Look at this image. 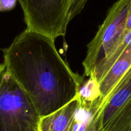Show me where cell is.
<instances>
[{"instance_id":"7","label":"cell","mask_w":131,"mask_h":131,"mask_svg":"<svg viewBox=\"0 0 131 131\" xmlns=\"http://www.w3.org/2000/svg\"><path fill=\"white\" fill-rule=\"evenodd\" d=\"M75 119L74 131H99V114L101 109V100L83 101L79 100Z\"/></svg>"},{"instance_id":"9","label":"cell","mask_w":131,"mask_h":131,"mask_svg":"<svg viewBox=\"0 0 131 131\" xmlns=\"http://www.w3.org/2000/svg\"><path fill=\"white\" fill-rule=\"evenodd\" d=\"M5 73H6V68H5V64L4 63L0 64V91H1V85H2Z\"/></svg>"},{"instance_id":"5","label":"cell","mask_w":131,"mask_h":131,"mask_svg":"<svg viewBox=\"0 0 131 131\" xmlns=\"http://www.w3.org/2000/svg\"><path fill=\"white\" fill-rule=\"evenodd\" d=\"M99 131H131V68L101 105Z\"/></svg>"},{"instance_id":"10","label":"cell","mask_w":131,"mask_h":131,"mask_svg":"<svg viewBox=\"0 0 131 131\" xmlns=\"http://www.w3.org/2000/svg\"><path fill=\"white\" fill-rule=\"evenodd\" d=\"M131 31V9L129 12V16H128L127 21L126 24V33Z\"/></svg>"},{"instance_id":"1","label":"cell","mask_w":131,"mask_h":131,"mask_svg":"<svg viewBox=\"0 0 131 131\" xmlns=\"http://www.w3.org/2000/svg\"><path fill=\"white\" fill-rule=\"evenodd\" d=\"M6 72L25 92L40 117L78 96L84 77L61 58L54 39L26 29L3 49Z\"/></svg>"},{"instance_id":"3","label":"cell","mask_w":131,"mask_h":131,"mask_svg":"<svg viewBox=\"0 0 131 131\" xmlns=\"http://www.w3.org/2000/svg\"><path fill=\"white\" fill-rule=\"evenodd\" d=\"M131 0H118L108 11L94 38L87 46L83 62L84 74L92 77L96 68L121 44L126 35Z\"/></svg>"},{"instance_id":"4","label":"cell","mask_w":131,"mask_h":131,"mask_svg":"<svg viewBox=\"0 0 131 131\" xmlns=\"http://www.w3.org/2000/svg\"><path fill=\"white\" fill-rule=\"evenodd\" d=\"M40 116L6 72L0 91V131H39Z\"/></svg>"},{"instance_id":"6","label":"cell","mask_w":131,"mask_h":131,"mask_svg":"<svg viewBox=\"0 0 131 131\" xmlns=\"http://www.w3.org/2000/svg\"><path fill=\"white\" fill-rule=\"evenodd\" d=\"M79 96L56 111L40 118L39 131H74Z\"/></svg>"},{"instance_id":"2","label":"cell","mask_w":131,"mask_h":131,"mask_svg":"<svg viewBox=\"0 0 131 131\" xmlns=\"http://www.w3.org/2000/svg\"><path fill=\"white\" fill-rule=\"evenodd\" d=\"M26 30L56 39L65 37L70 21L80 14L88 0H17Z\"/></svg>"},{"instance_id":"8","label":"cell","mask_w":131,"mask_h":131,"mask_svg":"<svg viewBox=\"0 0 131 131\" xmlns=\"http://www.w3.org/2000/svg\"><path fill=\"white\" fill-rule=\"evenodd\" d=\"M17 1V0H0V12L12 10Z\"/></svg>"}]
</instances>
